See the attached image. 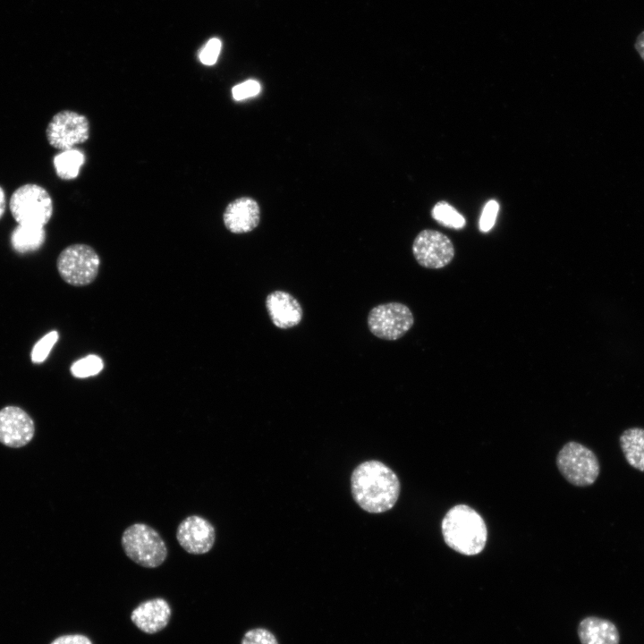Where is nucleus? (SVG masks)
Here are the masks:
<instances>
[{"mask_svg":"<svg viewBox=\"0 0 644 644\" xmlns=\"http://www.w3.org/2000/svg\"><path fill=\"white\" fill-rule=\"evenodd\" d=\"M12 216L18 225L44 226L53 214V202L40 185L27 183L17 188L9 201Z\"/></svg>","mask_w":644,"mask_h":644,"instance_id":"obj_4","label":"nucleus"},{"mask_svg":"<svg viewBox=\"0 0 644 644\" xmlns=\"http://www.w3.org/2000/svg\"><path fill=\"white\" fill-rule=\"evenodd\" d=\"M58 340V333L51 331L39 339L32 348L31 360L33 363H41L48 356L53 346Z\"/></svg>","mask_w":644,"mask_h":644,"instance_id":"obj_21","label":"nucleus"},{"mask_svg":"<svg viewBox=\"0 0 644 644\" xmlns=\"http://www.w3.org/2000/svg\"><path fill=\"white\" fill-rule=\"evenodd\" d=\"M104 367L102 359L94 354L83 357L71 366V373L74 377L85 378L97 375Z\"/></svg>","mask_w":644,"mask_h":644,"instance_id":"obj_20","label":"nucleus"},{"mask_svg":"<svg viewBox=\"0 0 644 644\" xmlns=\"http://www.w3.org/2000/svg\"><path fill=\"white\" fill-rule=\"evenodd\" d=\"M50 644H92V642L85 635L69 634L56 638Z\"/></svg>","mask_w":644,"mask_h":644,"instance_id":"obj_26","label":"nucleus"},{"mask_svg":"<svg viewBox=\"0 0 644 644\" xmlns=\"http://www.w3.org/2000/svg\"><path fill=\"white\" fill-rule=\"evenodd\" d=\"M413 324L412 312L400 302L377 305L369 311L368 317L370 332L378 338L390 341L403 336Z\"/></svg>","mask_w":644,"mask_h":644,"instance_id":"obj_7","label":"nucleus"},{"mask_svg":"<svg viewBox=\"0 0 644 644\" xmlns=\"http://www.w3.org/2000/svg\"><path fill=\"white\" fill-rule=\"evenodd\" d=\"M355 502L366 512L385 513L394 507L400 495L397 475L385 463L372 460L359 464L351 477Z\"/></svg>","mask_w":644,"mask_h":644,"instance_id":"obj_1","label":"nucleus"},{"mask_svg":"<svg viewBox=\"0 0 644 644\" xmlns=\"http://www.w3.org/2000/svg\"><path fill=\"white\" fill-rule=\"evenodd\" d=\"M441 527L446 545L460 554L475 555L486 546V523L479 513L466 504L452 507L445 515Z\"/></svg>","mask_w":644,"mask_h":644,"instance_id":"obj_2","label":"nucleus"},{"mask_svg":"<svg viewBox=\"0 0 644 644\" xmlns=\"http://www.w3.org/2000/svg\"><path fill=\"white\" fill-rule=\"evenodd\" d=\"M619 443L627 462L644 472V428L634 427L625 429L619 437Z\"/></svg>","mask_w":644,"mask_h":644,"instance_id":"obj_16","label":"nucleus"},{"mask_svg":"<svg viewBox=\"0 0 644 644\" xmlns=\"http://www.w3.org/2000/svg\"><path fill=\"white\" fill-rule=\"evenodd\" d=\"M171 614L168 602L156 597L139 604L131 613V620L141 631L154 634L166 627Z\"/></svg>","mask_w":644,"mask_h":644,"instance_id":"obj_12","label":"nucleus"},{"mask_svg":"<svg viewBox=\"0 0 644 644\" xmlns=\"http://www.w3.org/2000/svg\"><path fill=\"white\" fill-rule=\"evenodd\" d=\"M35 432L34 422L21 408L6 406L0 410V442L9 447L28 444Z\"/></svg>","mask_w":644,"mask_h":644,"instance_id":"obj_11","label":"nucleus"},{"mask_svg":"<svg viewBox=\"0 0 644 644\" xmlns=\"http://www.w3.org/2000/svg\"><path fill=\"white\" fill-rule=\"evenodd\" d=\"M48 143L59 150L73 148L84 143L89 138L88 118L72 110H63L55 114L46 130Z\"/></svg>","mask_w":644,"mask_h":644,"instance_id":"obj_8","label":"nucleus"},{"mask_svg":"<svg viewBox=\"0 0 644 644\" xmlns=\"http://www.w3.org/2000/svg\"><path fill=\"white\" fill-rule=\"evenodd\" d=\"M433 218L441 225L461 229L465 225V218L451 205L445 201L437 202L432 209Z\"/></svg>","mask_w":644,"mask_h":644,"instance_id":"obj_19","label":"nucleus"},{"mask_svg":"<svg viewBox=\"0 0 644 644\" xmlns=\"http://www.w3.org/2000/svg\"><path fill=\"white\" fill-rule=\"evenodd\" d=\"M499 205L495 199H490L484 207L479 219V229L483 233H487L494 226Z\"/></svg>","mask_w":644,"mask_h":644,"instance_id":"obj_23","label":"nucleus"},{"mask_svg":"<svg viewBox=\"0 0 644 644\" xmlns=\"http://www.w3.org/2000/svg\"><path fill=\"white\" fill-rule=\"evenodd\" d=\"M241 644H278V642L272 632L258 628L246 631Z\"/></svg>","mask_w":644,"mask_h":644,"instance_id":"obj_22","label":"nucleus"},{"mask_svg":"<svg viewBox=\"0 0 644 644\" xmlns=\"http://www.w3.org/2000/svg\"><path fill=\"white\" fill-rule=\"evenodd\" d=\"M266 307L273 324L282 329L297 326L302 318L298 301L284 291H275L266 299Z\"/></svg>","mask_w":644,"mask_h":644,"instance_id":"obj_14","label":"nucleus"},{"mask_svg":"<svg viewBox=\"0 0 644 644\" xmlns=\"http://www.w3.org/2000/svg\"><path fill=\"white\" fill-rule=\"evenodd\" d=\"M125 555L145 568H156L166 559L168 550L160 534L145 523H134L123 531L121 538Z\"/></svg>","mask_w":644,"mask_h":644,"instance_id":"obj_3","label":"nucleus"},{"mask_svg":"<svg viewBox=\"0 0 644 644\" xmlns=\"http://www.w3.org/2000/svg\"><path fill=\"white\" fill-rule=\"evenodd\" d=\"M84 163L85 155L77 148L63 150L56 154L53 159L55 173L63 180L76 178Z\"/></svg>","mask_w":644,"mask_h":644,"instance_id":"obj_18","label":"nucleus"},{"mask_svg":"<svg viewBox=\"0 0 644 644\" xmlns=\"http://www.w3.org/2000/svg\"><path fill=\"white\" fill-rule=\"evenodd\" d=\"M222 43L218 38L209 39L199 52V61L205 65H213L220 54Z\"/></svg>","mask_w":644,"mask_h":644,"instance_id":"obj_24","label":"nucleus"},{"mask_svg":"<svg viewBox=\"0 0 644 644\" xmlns=\"http://www.w3.org/2000/svg\"><path fill=\"white\" fill-rule=\"evenodd\" d=\"M634 47L644 62V30L638 35L634 43Z\"/></svg>","mask_w":644,"mask_h":644,"instance_id":"obj_27","label":"nucleus"},{"mask_svg":"<svg viewBox=\"0 0 644 644\" xmlns=\"http://www.w3.org/2000/svg\"><path fill=\"white\" fill-rule=\"evenodd\" d=\"M5 210V194L3 188L0 186V217L3 216Z\"/></svg>","mask_w":644,"mask_h":644,"instance_id":"obj_28","label":"nucleus"},{"mask_svg":"<svg viewBox=\"0 0 644 644\" xmlns=\"http://www.w3.org/2000/svg\"><path fill=\"white\" fill-rule=\"evenodd\" d=\"M412 252L421 267L440 269L453 260L454 247L445 234L436 230L425 229L415 237Z\"/></svg>","mask_w":644,"mask_h":644,"instance_id":"obj_9","label":"nucleus"},{"mask_svg":"<svg viewBox=\"0 0 644 644\" xmlns=\"http://www.w3.org/2000/svg\"><path fill=\"white\" fill-rule=\"evenodd\" d=\"M46 239L44 226L32 225H18L11 234L13 250L19 253H26L38 250Z\"/></svg>","mask_w":644,"mask_h":644,"instance_id":"obj_17","label":"nucleus"},{"mask_svg":"<svg viewBox=\"0 0 644 644\" xmlns=\"http://www.w3.org/2000/svg\"><path fill=\"white\" fill-rule=\"evenodd\" d=\"M176 538L179 545L189 554L203 555L213 547L216 530L207 519L190 515L178 525Z\"/></svg>","mask_w":644,"mask_h":644,"instance_id":"obj_10","label":"nucleus"},{"mask_svg":"<svg viewBox=\"0 0 644 644\" xmlns=\"http://www.w3.org/2000/svg\"><path fill=\"white\" fill-rule=\"evenodd\" d=\"M260 91V84L254 80H248L235 85L232 89V95L235 100H243L257 96Z\"/></svg>","mask_w":644,"mask_h":644,"instance_id":"obj_25","label":"nucleus"},{"mask_svg":"<svg viewBox=\"0 0 644 644\" xmlns=\"http://www.w3.org/2000/svg\"><path fill=\"white\" fill-rule=\"evenodd\" d=\"M556 464L564 478L576 487L594 484L600 472V464L594 452L574 441L566 443L561 448Z\"/></svg>","mask_w":644,"mask_h":644,"instance_id":"obj_5","label":"nucleus"},{"mask_svg":"<svg viewBox=\"0 0 644 644\" xmlns=\"http://www.w3.org/2000/svg\"><path fill=\"white\" fill-rule=\"evenodd\" d=\"M227 230L233 233H245L255 229L260 220V208L250 197H241L230 202L223 215Z\"/></svg>","mask_w":644,"mask_h":644,"instance_id":"obj_13","label":"nucleus"},{"mask_svg":"<svg viewBox=\"0 0 644 644\" xmlns=\"http://www.w3.org/2000/svg\"><path fill=\"white\" fill-rule=\"evenodd\" d=\"M578 633L581 644H619L617 628L608 620L586 617L580 623Z\"/></svg>","mask_w":644,"mask_h":644,"instance_id":"obj_15","label":"nucleus"},{"mask_svg":"<svg viewBox=\"0 0 644 644\" xmlns=\"http://www.w3.org/2000/svg\"><path fill=\"white\" fill-rule=\"evenodd\" d=\"M100 258L89 245L75 243L62 250L56 261L60 276L74 286L92 283L99 270Z\"/></svg>","mask_w":644,"mask_h":644,"instance_id":"obj_6","label":"nucleus"}]
</instances>
